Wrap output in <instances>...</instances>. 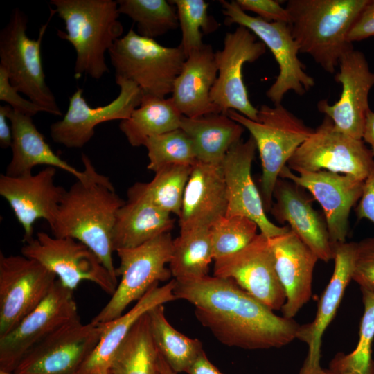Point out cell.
Segmentation results:
<instances>
[{"label": "cell", "mask_w": 374, "mask_h": 374, "mask_svg": "<svg viewBox=\"0 0 374 374\" xmlns=\"http://www.w3.org/2000/svg\"><path fill=\"white\" fill-rule=\"evenodd\" d=\"M173 292L176 299L191 303L199 322L227 346L278 348L296 339L299 324L276 315L231 278H177Z\"/></svg>", "instance_id": "6da1fadb"}, {"label": "cell", "mask_w": 374, "mask_h": 374, "mask_svg": "<svg viewBox=\"0 0 374 374\" xmlns=\"http://www.w3.org/2000/svg\"><path fill=\"white\" fill-rule=\"evenodd\" d=\"M124 203L109 178L99 174L92 163L88 177L77 179L66 190L49 225L52 235L87 246L117 279L112 238L117 211Z\"/></svg>", "instance_id": "7a4b0ae2"}, {"label": "cell", "mask_w": 374, "mask_h": 374, "mask_svg": "<svg viewBox=\"0 0 374 374\" xmlns=\"http://www.w3.org/2000/svg\"><path fill=\"white\" fill-rule=\"evenodd\" d=\"M368 0H289V24L299 52L309 55L325 71L334 73L352 48L347 35Z\"/></svg>", "instance_id": "3957f363"}, {"label": "cell", "mask_w": 374, "mask_h": 374, "mask_svg": "<svg viewBox=\"0 0 374 374\" xmlns=\"http://www.w3.org/2000/svg\"><path fill=\"white\" fill-rule=\"evenodd\" d=\"M55 14L64 22L66 32L57 36L74 48V78L83 75L100 79L109 72L105 53L122 37L123 27L113 0H51Z\"/></svg>", "instance_id": "277c9868"}, {"label": "cell", "mask_w": 374, "mask_h": 374, "mask_svg": "<svg viewBox=\"0 0 374 374\" xmlns=\"http://www.w3.org/2000/svg\"><path fill=\"white\" fill-rule=\"evenodd\" d=\"M227 115L247 129L256 142L262 166L260 194L265 211H269L281 170L314 130L282 104L262 105L256 121L233 109Z\"/></svg>", "instance_id": "5b68a950"}, {"label": "cell", "mask_w": 374, "mask_h": 374, "mask_svg": "<svg viewBox=\"0 0 374 374\" xmlns=\"http://www.w3.org/2000/svg\"><path fill=\"white\" fill-rule=\"evenodd\" d=\"M115 78L134 82L143 94L166 98L172 93L186 55L179 45L165 46L132 28L108 51Z\"/></svg>", "instance_id": "8992f818"}, {"label": "cell", "mask_w": 374, "mask_h": 374, "mask_svg": "<svg viewBox=\"0 0 374 374\" xmlns=\"http://www.w3.org/2000/svg\"><path fill=\"white\" fill-rule=\"evenodd\" d=\"M50 8L48 21L39 30L37 39L26 34L28 17L19 8L12 10L8 24L0 32V66L7 71L11 84L45 112L62 116L55 96L46 82L41 46L52 17Z\"/></svg>", "instance_id": "52a82bcc"}, {"label": "cell", "mask_w": 374, "mask_h": 374, "mask_svg": "<svg viewBox=\"0 0 374 374\" xmlns=\"http://www.w3.org/2000/svg\"><path fill=\"white\" fill-rule=\"evenodd\" d=\"M172 242L168 232L136 247L116 250L120 265L116 274L121 280L110 300L91 321L106 323L116 319L154 285L168 280L172 275L166 265L171 260Z\"/></svg>", "instance_id": "ba28073f"}, {"label": "cell", "mask_w": 374, "mask_h": 374, "mask_svg": "<svg viewBox=\"0 0 374 374\" xmlns=\"http://www.w3.org/2000/svg\"><path fill=\"white\" fill-rule=\"evenodd\" d=\"M226 26L236 24L251 30L273 54L279 66L274 82L266 91L274 105L281 104L285 95L293 91L304 95L315 84L314 78L305 72V66L298 57L299 48L288 24L268 22L243 11L235 1L220 0Z\"/></svg>", "instance_id": "9c48e42d"}, {"label": "cell", "mask_w": 374, "mask_h": 374, "mask_svg": "<svg viewBox=\"0 0 374 374\" xmlns=\"http://www.w3.org/2000/svg\"><path fill=\"white\" fill-rule=\"evenodd\" d=\"M287 166L297 173L326 170L364 181L374 166V157L362 139L339 132L325 116L293 154Z\"/></svg>", "instance_id": "30bf717a"}, {"label": "cell", "mask_w": 374, "mask_h": 374, "mask_svg": "<svg viewBox=\"0 0 374 374\" xmlns=\"http://www.w3.org/2000/svg\"><path fill=\"white\" fill-rule=\"evenodd\" d=\"M21 252L53 272L64 286L73 291L83 280L95 283L111 296L117 287V279L95 253L73 238L38 232L35 238L24 243Z\"/></svg>", "instance_id": "8fae6325"}, {"label": "cell", "mask_w": 374, "mask_h": 374, "mask_svg": "<svg viewBox=\"0 0 374 374\" xmlns=\"http://www.w3.org/2000/svg\"><path fill=\"white\" fill-rule=\"evenodd\" d=\"M105 323H83L80 317L48 335L21 359L14 374H75L95 350Z\"/></svg>", "instance_id": "7c38bea8"}, {"label": "cell", "mask_w": 374, "mask_h": 374, "mask_svg": "<svg viewBox=\"0 0 374 374\" xmlns=\"http://www.w3.org/2000/svg\"><path fill=\"white\" fill-rule=\"evenodd\" d=\"M266 46L248 28L238 26L226 33L223 48L215 52L217 77L211 91L212 103L220 113L235 110L247 118L256 121L258 109L249 100L244 82L242 69L266 53Z\"/></svg>", "instance_id": "4fadbf2b"}, {"label": "cell", "mask_w": 374, "mask_h": 374, "mask_svg": "<svg viewBox=\"0 0 374 374\" xmlns=\"http://www.w3.org/2000/svg\"><path fill=\"white\" fill-rule=\"evenodd\" d=\"M56 280L53 272L33 259L0 253V337L44 300Z\"/></svg>", "instance_id": "5bb4252c"}, {"label": "cell", "mask_w": 374, "mask_h": 374, "mask_svg": "<svg viewBox=\"0 0 374 374\" xmlns=\"http://www.w3.org/2000/svg\"><path fill=\"white\" fill-rule=\"evenodd\" d=\"M120 88L117 97L103 106L92 107L82 96L83 89L78 88L69 98V106L62 120L51 124L52 140L68 148H81L93 136L99 124L128 118L141 102L143 93L133 82L115 78Z\"/></svg>", "instance_id": "9a60e30c"}, {"label": "cell", "mask_w": 374, "mask_h": 374, "mask_svg": "<svg viewBox=\"0 0 374 374\" xmlns=\"http://www.w3.org/2000/svg\"><path fill=\"white\" fill-rule=\"evenodd\" d=\"M73 293L57 280L44 300L11 332L0 337V371L12 373L32 348L64 324L79 317Z\"/></svg>", "instance_id": "2e32d148"}, {"label": "cell", "mask_w": 374, "mask_h": 374, "mask_svg": "<svg viewBox=\"0 0 374 374\" xmlns=\"http://www.w3.org/2000/svg\"><path fill=\"white\" fill-rule=\"evenodd\" d=\"M213 275L233 280L271 310H280L285 294L278 279L268 238L261 233L241 250L214 260Z\"/></svg>", "instance_id": "e0dca14e"}, {"label": "cell", "mask_w": 374, "mask_h": 374, "mask_svg": "<svg viewBox=\"0 0 374 374\" xmlns=\"http://www.w3.org/2000/svg\"><path fill=\"white\" fill-rule=\"evenodd\" d=\"M339 71L335 75L341 84L339 99L330 105L327 99L317 103L318 110L330 118L337 130L356 139H362L368 94L374 86V72L370 70L364 54L354 47L341 56Z\"/></svg>", "instance_id": "ac0fdd59"}, {"label": "cell", "mask_w": 374, "mask_h": 374, "mask_svg": "<svg viewBox=\"0 0 374 374\" xmlns=\"http://www.w3.org/2000/svg\"><path fill=\"white\" fill-rule=\"evenodd\" d=\"M257 150L251 136L240 141L226 153L220 166L226 187V216L242 215L254 221L267 238L284 234L289 226H279L266 215L260 192L251 176V166Z\"/></svg>", "instance_id": "d6986e66"}, {"label": "cell", "mask_w": 374, "mask_h": 374, "mask_svg": "<svg viewBox=\"0 0 374 374\" xmlns=\"http://www.w3.org/2000/svg\"><path fill=\"white\" fill-rule=\"evenodd\" d=\"M279 178L288 179L308 190L323 210L333 245L346 242L350 213L362 196L364 181L326 170L300 172L296 175L287 166L281 170Z\"/></svg>", "instance_id": "ffe728a7"}, {"label": "cell", "mask_w": 374, "mask_h": 374, "mask_svg": "<svg viewBox=\"0 0 374 374\" xmlns=\"http://www.w3.org/2000/svg\"><path fill=\"white\" fill-rule=\"evenodd\" d=\"M56 168L37 174L0 175V195L8 202L24 230L23 242L33 239V224L44 219L51 225L66 189L55 183Z\"/></svg>", "instance_id": "44dd1931"}, {"label": "cell", "mask_w": 374, "mask_h": 374, "mask_svg": "<svg viewBox=\"0 0 374 374\" xmlns=\"http://www.w3.org/2000/svg\"><path fill=\"white\" fill-rule=\"evenodd\" d=\"M357 242H343L334 245L335 267L329 283L323 290L314 320L300 325L296 339L308 346V353L299 374H321L323 335L333 320L352 280Z\"/></svg>", "instance_id": "7402d4cb"}, {"label": "cell", "mask_w": 374, "mask_h": 374, "mask_svg": "<svg viewBox=\"0 0 374 374\" xmlns=\"http://www.w3.org/2000/svg\"><path fill=\"white\" fill-rule=\"evenodd\" d=\"M301 188L288 179L278 178L269 212L279 223L287 222L319 260L327 262L333 260L334 245L326 220L314 209L311 198Z\"/></svg>", "instance_id": "603a6c76"}, {"label": "cell", "mask_w": 374, "mask_h": 374, "mask_svg": "<svg viewBox=\"0 0 374 374\" xmlns=\"http://www.w3.org/2000/svg\"><path fill=\"white\" fill-rule=\"evenodd\" d=\"M275 269L285 294L283 316L293 319L312 295V283L318 257L291 229L269 238Z\"/></svg>", "instance_id": "cb8c5ba5"}, {"label": "cell", "mask_w": 374, "mask_h": 374, "mask_svg": "<svg viewBox=\"0 0 374 374\" xmlns=\"http://www.w3.org/2000/svg\"><path fill=\"white\" fill-rule=\"evenodd\" d=\"M8 118L11 125L12 141L10 147L12 158L6 168V175H25L32 173L34 167L44 165L64 170L76 179L82 180L88 177L92 162L87 154H82L84 170L80 171L51 149L44 135L33 123L31 116L11 107Z\"/></svg>", "instance_id": "d4e9b609"}, {"label": "cell", "mask_w": 374, "mask_h": 374, "mask_svg": "<svg viewBox=\"0 0 374 374\" xmlns=\"http://www.w3.org/2000/svg\"><path fill=\"white\" fill-rule=\"evenodd\" d=\"M227 204L221 166L197 161L185 188L179 216L180 230L209 228L226 215Z\"/></svg>", "instance_id": "484cf974"}, {"label": "cell", "mask_w": 374, "mask_h": 374, "mask_svg": "<svg viewBox=\"0 0 374 374\" xmlns=\"http://www.w3.org/2000/svg\"><path fill=\"white\" fill-rule=\"evenodd\" d=\"M175 220L145 195L139 182L130 187L127 200L118 210L112 232L114 251L139 246L170 232Z\"/></svg>", "instance_id": "4316f807"}, {"label": "cell", "mask_w": 374, "mask_h": 374, "mask_svg": "<svg viewBox=\"0 0 374 374\" xmlns=\"http://www.w3.org/2000/svg\"><path fill=\"white\" fill-rule=\"evenodd\" d=\"M217 77L215 52L211 45L205 44L188 55L175 81L171 96L183 116L196 118L220 113L210 97Z\"/></svg>", "instance_id": "83f0119b"}, {"label": "cell", "mask_w": 374, "mask_h": 374, "mask_svg": "<svg viewBox=\"0 0 374 374\" xmlns=\"http://www.w3.org/2000/svg\"><path fill=\"white\" fill-rule=\"evenodd\" d=\"M175 285V278L162 286L159 283L154 285L131 310L106 323L98 344L77 373L90 374L99 370H108L116 350L136 321L152 308L176 300L173 292Z\"/></svg>", "instance_id": "f1b7e54d"}, {"label": "cell", "mask_w": 374, "mask_h": 374, "mask_svg": "<svg viewBox=\"0 0 374 374\" xmlns=\"http://www.w3.org/2000/svg\"><path fill=\"white\" fill-rule=\"evenodd\" d=\"M190 139L197 161L220 165L228 151L241 141L244 127L223 113L196 118L182 115L180 127Z\"/></svg>", "instance_id": "f546056e"}, {"label": "cell", "mask_w": 374, "mask_h": 374, "mask_svg": "<svg viewBox=\"0 0 374 374\" xmlns=\"http://www.w3.org/2000/svg\"><path fill=\"white\" fill-rule=\"evenodd\" d=\"M181 116L171 97L143 94L140 105L121 121L119 128L132 146H144L149 138L179 128Z\"/></svg>", "instance_id": "4dcf8cb0"}, {"label": "cell", "mask_w": 374, "mask_h": 374, "mask_svg": "<svg viewBox=\"0 0 374 374\" xmlns=\"http://www.w3.org/2000/svg\"><path fill=\"white\" fill-rule=\"evenodd\" d=\"M159 355L148 312L136 321L122 341L108 371L109 374H159Z\"/></svg>", "instance_id": "1f68e13d"}, {"label": "cell", "mask_w": 374, "mask_h": 374, "mask_svg": "<svg viewBox=\"0 0 374 374\" xmlns=\"http://www.w3.org/2000/svg\"><path fill=\"white\" fill-rule=\"evenodd\" d=\"M148 314L159 353L176 373L186 372L203 350L202 342L174 328L166 317L163 305L152 308Z\"/></svg>", "instance_id": "d6a6232c"}, {"label": "cell", "mask_w": 374, "mask_h": 374, "mask_svg": "<svg viewBox=\"0 0 374 374\" xmlns=\"http://www.w3.org/2000/svg\"><path fill=\"white\" fill-rule=\"evenodd\" d=\"M213 260L209 228L180 230L173 240L170 270L175 279L208 275Z\"/></svg>", "instance_id": "836d02e7"}, {"label": "cell", "mask_w": 374, "mask_h": 374, "mask_svg": "<svg viewBox=\"0 0 374 374\" xmlns=\"http://www.w3.org/2000/svg\"><path fill=\"white\" fill-rule=\"evenodd\" d=\"M364 312L359 340L350 353H338L331 359L329 370L336 374H374L372 345L374 339V292L360 288Z\"/></svg>", "instance_id": "e575fe53"}, {"label": "cell", "mask_w": 374, "mask_h": 374, "mask_svg": "<svg viewBox=\"0 0 374 374\" xmlns=\"http://www.w3.org/2000/svg\"><path fill=\"white\" fill-rule=\"evenodd\" d=\"M120 14L136 24L137 33L154 39L179 27L175 6L166 0H118Z\"/></svg>", "instance_id": "d590c367"}, {"label": "cell", "mask_w": 374, "mask_h": 374, "mask_svg": "<svg viewBox=\"0 0 374 374\" xmlns=\"http://www.w3.org/2000/svg\"><path fill=\"white\" fill-rule=\"evenodd\" d=\"M192 166L181 164L166 166L154 172L151 181L139 182L140 186L154 204L179 217Z\"/></svg>", "instance_id": "8d00e7d4"}, {"label": "cell", "mask_w": 374, "mask_h": 374, "mask_svg": "<svg viewBox=\"0 0 374 374\" xmlns=\"http://www.w3.org/2000/svg\"><path fill=\"white\" fill-rule=\"evenodd\" d=\"M176 8L181 31L179 44L186 57L205 44L203 36L215 32L218 22L208 14L209 3L204 0H170Z\"/></svg>", "instance_id": "74e56055"}, {"label": "cell", "mask_w": 374, "mask_h": 374, "mask_svg": "<svg viewBox=\"0 0 374 374\" xmlns=\"http://www.w3.org/2000/svg\"><path fill=\"white\" fill-rule=\"evenodd\" d=\"M144 146L149 159L147 168L154 172L166 166H193L197 161L192 141L181 128L150 137Z\"/></svg>", "instance_id": "f35d334b"}, {"label": "cell", "mask_w": 374, "mask_h": 374, "mask_svg": "<svg viewBox=\"0 0 374 374\" xmlns=\"http://www.w3.org/2000/svg\"><path fill=\"white\" fill-rule=\"evenodd\" d=\"M258 224L242 216H223L209 227L213 260L234 253L244 248L258 234Z\"/></svg>", "instance_id": "ab89813d"}, {"label": "cell", "mask_w": 374, "mask_h": 374, "mask_svg": "<svg viewBox=\"0 0 374 374\" xmlns=\"http://www.w3.org/2000/svg\"><path fill=\"white\" fill-rule=\"evenodd\" d=\"M352 280L360 288L374 292V237L357 242Z\"/></svg>", "instance_id": "60d3db41"}, {"label": "cell", "mask_w": 374, "mask_h": 374, "mask_svg": "<svg viewBox=\"0 0 374 374\" xmlns=\"http://www.w3.org/2000/svg\"><path fill=\"white\" fill-rule=\"evenodd\" d=\"M0 100L7 103L14 110L31 117L44 112L42 107L19 95L18 89L11 84L2 66H0Z\"/></svg>", "instance_id": "b9f144b4"}, {"label": "cell", "mask_w": 374, "mask_h": 374, "mask_svg": "<svg viewBox=\"0 0 374 374\" xmlns=\"http://www.w3.org/2000/svg\"><path fill=\"white\" fill-rule=\"evenodd\" d=\"M244 12L256 13L268 22H283L290 24V15L286 8L274 0H235Z\"/></svg>", "instance_id": "7bdbcfd3"}, {"label": "cell", "mask_w": 374, "mask_h": 374, "mask_svg": "<svg viewBox=\"0 0 374 374\" xmlns=\"http://www.w3.org/2000/svg\"><path fill=\"white\" fill-rule=\"evenodd\" d=\"M374 36V0L366 5L353 24L347 35V41L353 44Z\"/></svg>", "instance_id": "ee69618b"}, {"label": "cell", "mask_w": 374, "mask_h": 374, "mask_svg": "<svg viewBox=\"0 0 374 374\" xmlns=\"http://www.w3.org/2000/svg\"><path fill=\"white\" fill-rule=\"evenodd\" d=\"M356 209L359 220L367 219L374 223V166L364 182L362 196Z\"/></svg>", "instance_id": "f6af8a7d"}, {"label": "cell", "mask_w": 374, "mask_h": 374, "mask_svg": "<svg viewBox=\"0 0 374 374\" xmlns=\"http://www.w3.org/2000/svg\"><path fill=\"white\" fill-rule=\"evenodd\" d=\"M10 108L8 105L0 106V146L3 149L10 148L12 145V128L8 118Z\"/></svg>", "instance_id": "bcb514c9"}, {"label": "cell", "mask_w": 374, "mask_h": 374, "mask_svg": "<svg viewBox=\"0 0 374 374\" xmlns=\"http://www.w3.org/2000/svg\"><path fill=\"white\" fill-rule=\"evenodd\" d=\"M188 374H222L208 359L204 350L186 372Z\"/></svg>", "instance_id": "7dc6e473"}, {"label": "cell", "mask_w": 374, "mask_h": 374, "mask_svg": "<svg viewBox=\"0 0 374 374\" xmlns=\"http://www.w3.org/2000/svg\"><path fill=\"white\" fill-rule=\"evenodd\" d=\"M362 140L370 145L374 157V112L371 109L366 114Z\"/></svg>", "instance_id": "c3c4849f"}, {"label": "cell", "mask_w": 374, "mask_h": 374, "mask_svg": "<svg viewBox=\"0 0 374 374\" xmlns=\"http://www.w3.org/2000/svg\"><path fill=\"white\" fill-rule=\"evenodd\" d=\"M159 374H177L168 366V364L166 362V361L161 356L160 354L159 355Z\"/></svg>", "instance_id": "681fc988"}, {"label": "cell", "mask_w": 374, "mask_h": 374, "mask_svg": "<svg viewBox=\"0 0 374 374\" xmlns=\"http://www.w3.org/2000/svg\"><path fill=\"white\" fill-rule=\"evenodd\" d=\"M90 374H109V372L108 370H99V371L93 372Z\"/></svg>", "instance_id": "f907efd6"}, {"label": "cell", "mask_w": 374, "mask_h": 374, "mask_svg": "<svg viewBox=\"0 0 374 374\" xmlns=\"http://www.w3.org/2000/svg\"><path fill=\"white\" fill-rule=\"evenodd\" d=\"M321 374H336L333 372H332L329 369H323L322 370Z\"/></svg>", "instance_id": "816d5d0a"}, {"label": "cell", "mask_w": 374, "mask_h": 374, "mask_svg": "<svg viewBox=\"0 0 374 374\" xmlns=\"http://www.w3.org/2000/svg\"><path fill=\"white\" fill-rule=\"evenodd\" d=\"M0 374H14V373L0 371ZM75 374H80V373H76Z\"/></svg>", "instance_id": "f5cc1de1"}]
</instances>
